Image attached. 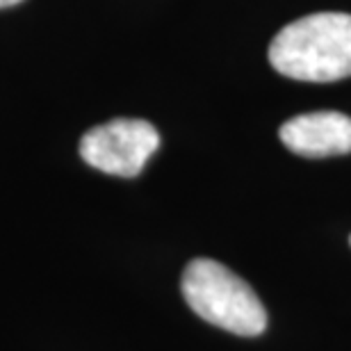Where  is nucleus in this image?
<instances>
[{
  "mask_svg": "<svg viewBox=\"0 0 351 351\" xmlns=\"http://www.w3.org/2000/svg\"><path fill=\"white\" fill-rule=\"evenodd\" d=\"M280 75L306 82H333L351 75V14L322 12L292 21L269 46Z\"/></svg>",
  "mask_w": 351,
  "mask_h": 351,
  "instance_id": "f257e3e1",
  "label": "nucleus"
},
{
  "mask_svg": "<svg viewBox=\"0 0 351 351\" xmlns=\"http://www.w3.org/2000/svg\"><path fill=\"white\" fill-rule=\"evenodd\" d=\"M280 142L297 156L331 158L351 153V117L342 112H308L280 125Z\"/></svg>",
  "mask_w": 351,
  "mask_h": 351,
  "instance_id": "20e7f679",
  "label": "nucleus"
},
{
  "mask_svg": "<svg viewBox=\"0 0 351 351\" xmlns=\"http://www.w3.org/2000/svg\"><path fill=\"white\" fill-rule=\"evenodd\" d=\"M180 290L187 306L206 319L235 335H261L267 326L263 301L221 263L210 258H196L182 271Z\"/></svg>",
  "mask_w": 351,
  "mask_h": 351,
  "instance_id": "f03ea898",
  "label": "nucleus"
},
{
  "mask_svg": "<svg viewBox=\"0 0 351 351\" xmlns=\"http://www.w3.org/2000/svg\"><path fill=\"white\" fill-rule=\"evenodd\" d=\"M21 0H0V7H12V5H19Z\"/></svg>",
  "mask_w": 351,
  "mask_h": 351,
  "instance_id": "39448f33",
  "label": "nucleus"
},
{
  "mask_svg": "<svg viewBox=\"0 0 351 351\" xmlns=\"http://www.w3.org/2000/svg\"><path fill=\"white\" fill-rule=\"evenodd\" d=\"M160 146V135L142 119H114L87 130L80 139V158L98 171L135 178Z\"/></svg>",
  "mask_w": 351,
  "mask_h": 351,
  "instance_id": "7ed1b4c3",
  "label": "nucleus"
}]
</instances>
